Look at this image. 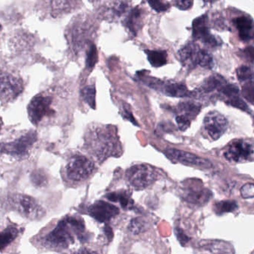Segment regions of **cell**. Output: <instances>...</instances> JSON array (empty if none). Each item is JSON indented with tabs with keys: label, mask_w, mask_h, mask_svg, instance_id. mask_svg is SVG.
Returning <instances> with one entry per match:
<instances>
[{
	"label": "cell",
	"mask_w": 254,
	"mask_h": 254,
	"mask_svg": "<svg viewBox=\"0 0 254 254\" xmlns=\"http://www.w3.org/2000/svg\"><path fill=\"white\" fill-rule=\"evenodd\" d=\"M31 179L36 185H42L46 182V175L41 170L35 171L31 176Z\"/></svg>",
	"instance_id": "e575fe53"
},
{
	"label": "cell",
	"mask_w": 254,
	"mask_h": 254,
	"mask_svg": "<svg viewBox=\"0 0 254 254\" xmlns=\"http://www.w3.org/2000/svg\"><path fill=\"white\" fill-rule=\"evenodd\" d=\"M158 178L156 170L149 164H137L127 171V179L131 187L137 190L146 189Z\"/></svg>",
	"instance_id": "277c9868"
},
{
	"label": "cell",
	"mask_w": 254,
	"mask_h": 254,
	"mask_svg": "<svg viewBox=\"0 0 254 254\" xmlns=\"http://www.w3.org/2000/svg\"><path fill=\"white\" fill-rule=\"evenodd\" d=\"M73 254H98L93 251L89 250L88 249H80L74 252Z\"/></svg>",
	"instance_id": "74e56055"
},
{
	"label": "cell",
	"mask_w": 254,
	"mask_h": 254,
	"mask_svg": "<svg viewBox=\"0 0 254 254\" xmlns=\"http://www.w3.org/2000/svg\"><path fill=\"white\" fill-rule=\"evenodd\" d=\"M238 208V204L235 201H222L216 202L213 206V211L217 215L231 213Z\"/></svg>",
	"instance_id": "603a6c76"
},
{
	"label": "cell",
	"mask_w": 254,
	"mask_h": 254,
	"mask_svg": "<svg viewBox=\"0 0 254 254\" xmlns=\"http://www.w3.org/2000/svg\"><path fill=\"white\" fill-rule=\"evenodd\" d=\"M201 105L197 103L192 102V101H187V102L179 103L178 106V110H179V115L186 116L188 119H195L198 113L201 111Z\"/></svg>",
	"instance_id": "44dd1931"
},
{
	"label": "cell",
	"mask_w": 254,
	"mask_h": 254,
	"mask_svg": "<svg viewBox=\"0 0 254 254\" xmlns=\"http://www.w3.org/2000/svg\"><path fill=\"white\" fill-rule=\"evenodd\" d=\"M140 17H141V10L138 9V7L134 8L132 11L128 15V19H127V25L128 29L132 33L135 34L139 27V23L140 22Z\"/></svg>",
	"instance_id": "cb8c5ba5"
},
{
	"label": "cell",
	"mask_w": 254,
	"mask_h": 254,
	"mask_svg": "<svg viewBox=\"0 0 254 254\" xmlns=\"http://www.w3.org/2000/svg\"><path fill=\"white\" fill-rule=\"evenodd\" d=\"M22 231L15 225H7L0 229V252H4L12 243H14Z\"/></svg>",
	"instance_id": "ac0fdd59"
},
{
	"label": "cell",
	"mask_w": 254,
	"mask_h": 254,
	"mask_svg": "<svg viewBox=\"0 0 254 254\" xmlns=\"http://www.w3.org/2000/svg\"><path fill=\"white\" fill-rule=\"evenodd\" d=\"M23 91V82L20 77L8 73L0 74V100L8 103L14 101Z\"/></svg>",
	"instance_id": "ba28073f"
},
{
	"label": "cell",
	"mask_w": 254,
	"mask_h": 254,
	"mask_svg": "<svg viewBox=\"0 0 254 254\" xmlns=\"http://www.w3.org/2000/svg\"><path fill=\"white\" fill-rule=\"evenodd\" d=\"M8 204L12 210L29 220L41 219L45 215L44 209L29 195L13 194L8 198Z\"/></svg>",
	"instance_id": "3957f363"
},
{
	"label": "cell",
	"mask_w": 254,
	"mask_h": 254,
	"mask_svg": "<svg viewBox=\"0 0 254 254\" xmlns=\"http://www.w3.org/2000/svg\"><path fill=\"white\" fill-rule=\"evenodd\" d=\"M87 141L93 153L103 159L115 155L117 150H121L116 134H113L109 127H96L91 129Z\"/></svg>",
	"instance_id": "7a4b0ae2"
},
{
	"label": "cell",
	"mask_w": 254,
	"mask_h": 254,
	"mask_svg": "<svg viewBox=\"0 0 254 254\" xmlns=\"http://www.w3.org/2000/svg\"><path fill=\"white\" fill-rule=\"evenodd\" d=\"M201 49L195 43H189L179 51V58L184 66L194 68L198 65Z\"/></svg>",
	"instance_id": "2e32d148"
},
{
	"label": "cell",
	"mask_w": 254,
	"mask_h": 254,
	"mask_svg": "<svg viewBox=\"0 0 254 254\" xmlns=\"http://www.w3.org/2000/svg\"><path fill=\"white\" fill-rule=\"evenodd\" d=\"M36 140L37 134L35 131H28L16 140L1 145L0 152L11 155L14 158H23L28 155Z\"/></svg>",
	"instance_id": "8992f818"
},
{
	"label": "cell",
	"mask_w": 254,
	"mask_h": 254,
	"mask_svg": "<svg viewBox=\"0 0 254 254\" xmlns=\"http://www.w3.org/2000/svg\"><path fill=\"white\" fill-rule=\"evenodd\" d=\"M237 76L240 81H251L254 78V72L250 67L243 65L237 68Z\"/></svg>",
	"instance_id": "4316f807"
},
{
	"label": "cell",
	"mask_w": 254,
	"mask_h": 254,
	"mask_svg": "<svg viewBox=\"0 0 254 254\" xmlns=\"http://www.w3.org/2000/svg\"><path fill=\"white\" fill-rule=\"evenodd\" d=\"M193 4V0H175V5L182 10H189Z\"/></svg>",
	"instance_id": "d590c367"
},
{
	"label": "cell",
	"mask_w": 254,
	"mask_h": 254,
	"mask_svg": "<svg viewBox=\"0 0 254 254\" xmlns=\"http://www.w3.org/2000/svg\"><path fill=\"white\" fill-rule=\"evenodd\" d=\"M88 212L98 222H107L119 215V209L106 201H98L89 207Z\"/></svg>",
	"instance_id": "4fadbf2b"
},
{
	"label": "cell",
	"mask_w": 254,
	"mask_h": 254,
	"mask_svg": "<svg viewBox=\"0 0 254 254\" xmlns=\"http://www.w3.org/2000/svg\"><path fill=\"white\" fill-rule=\"evenodd\" d=\"M176 123H177L178 127L181 131H186L190 126L191 120L188 119L186 116L179 115L176 118Z\"/></svg>",
	"instance_id": "d6a6232c"
},
{
	"label": "cell",
	"mask_w": 254,
	"mask_h": 254,
	"mask_svg": "<svg viewBox=\"0 0 254 254\" xmlns=\"http://www.w3.org/2000/svg\"><path fill=\"white\" fill-rule=\"evenodd\" d=\"M227 84L226 80L219 74H215L210 76L201 83V86L194 91L195 94V98L206 95V94L212 93L215 91L219 92L220 89Z\"/></svg>",
	"instance_id": "e0dca14e"
},
{
	"label": "cell",
	"mask_w": 254,
	"mask_h": 254,
	"mask_svg": "<svg viewBox=\"0 0 254 254\" xmlns=\"http://www.w3.org/2000/svg\"><path fill=\"white\" fill-rule=\"evenodd\" d=\"M149 64L155 68H159L167 63V54L164 51H146Z\"/></svg>",
	"instance_id": "7402d4cb"
},
{
	"label": "cell",
	"mask_w": 254,
	"mask_h": 254,
	"mask_svg": "<svg viewBox=\"0 0 254 254\" xmlns=\"http://www.w3.org/2000/svg\"><path fill=\"white\" fill-rule=\"evenodd\" d=\"M192 35L194 38L201 40L207 46L211 47L217 46V41L209 31L207 17L204 15L197 18L192 22Z\"/></svg>",
	"instance_id": "5bb4252c"
},
{
	"label": "cell",
	"mask_w": 254,
	"mask_h": 254,
	"mask_svg": "<svg viewBox=\"0 0 254 254\" xmlns=\"http://www.w3.org/2000/svg\"><path fill=\"white\" fill-rule=\"evenodd\" d=\"M157 89H161L163 93L173 98H195V92L188 90L183 83H164L161 81Z\"/></svg>",
	"instance_id": "9a60e30c"
},
{
	"label": "cell",
	"mask_w": 254,
	"mask_h": 254,
	"mask_svg": "<svg viewBox=\"0 0 254 254\" xmlns=\"http://www.w3.org/2000/svg\"><path fill=\"white\" fill-rule=\"evenodd\" d=\"M224 155L230 162H245L254 156V146L248 140L237 139L228 145Z\"/></svg>",
	"instance_id": "30bf717a"
},
{
	"label": "cell",
	"mask_w": 254,
	"mask_h": 254,
	"mask_svg": "<svg viewBox=\"0 0 254 254\" xmlns=\"http://www.w3.org/2000/svg\"><path fill=\"white\" fill-rule=\"evenodd\" d=\"M198 65L202 67V68H208V69H211L214 65V63H213L211 55L204 49L200 50Z\"/></svg>",
	"instance_id": "484cf974"
},
{
	"label": "cell",
	"mask_w": 254,
	"mask_h": 254,
	"mask_svg": "<svg viewBox=\"0 0 254 254\" xmlns=\"http://www.w3.org/2000/svg\"><path fill=\"white\" fill-rule=\"evenodd\" d=\"M146 224L144 221L140 219H134L131 222L129 230L133 234H139L146 230Z\"/></svg>",
	"instance_id": "4dcf8cb0"
},
{
	"label": "cell",
	"mask_w": 254,
	"mask_h": 254,
	"mask_svg": "<svg viewBox=\"0 0 254 254\" xmlns=\"http://www.w3.org/2000/svg\"><path fill=\"white\" fill-rule=\"evenodd\" d=\"M95 96H96V90H95V86H86L83 90V97L84 101L89 104L91 108L95 110V105H96V101H95Z\"/></svg>",
	"instance_id": "d4e9b609"
},
{
	"label": "cell",
	"mask_w": 254,
	"mask_h": 254,
	"mask_svg": "<svg viewBox=\"0 0 254 254\" xmlns=\"http://www.w3.org/2000/svg\"><path fill=\"white\" fill-rule=\"evenodd\" d=\"M243 96L252 104H254V82H247L243 87Z\"/></svg>",
	"instance_id": "f546056e"
},
{
	"label": "cell",
	"mask_w": 254,
	"mask_h": 254,
	"mask_svg": "<svg viewBox=\"0 0 254 254\" xmlns=\"http://www.w3.org/2000/svg\"><path fill=\"white\" fill-rule=\"evenodd\" d=\"M228 122L220 113L212 111L207 114L203 122V133L211 140L220 138L228 129Z\"/></svg>",
	"instance_id": "9c48e42d"
},
{
	"label": "cell",
	"mask_w": 254,
	"mask_h": 254,
	"mask_svg": "<svg viewBox=\"0 0 254 254\" xmlns=\"http://www.w3.org/2000/svg\"><path fill=\"white\" fill-rule=\"evenodd\" d=\"M242 197L243 198H254V185L252 183H248L242 187L240 190Z\"/></svg>",
	"instance_id": "836d02e7"
},
{
	"label": "cell",
	"mask_w": 254,
	"mask_h": 254,
	"mask_svg": "<svg viewBox=\"0 0 254 254\" xmlns=\"http://www.w3.org/2000/svg\"><path fill=\"white\" fill-rule=\"evenodd\" d=\"M52 98L46 95L34 97L28 105V116L34 125H39L45 118L54 114L52 108Z\"/></svg>",
	"instance_id": "8fae6325"
},
{
	"label": "cell",
	"mask_w": 254,
	"mask_h": 254,
	"mask_svg": "<svg viewBox=\"0 0 254 254\" xmlns=\"http://www.w3.org/2000/svg\"><path fill=\"white\" fill-rule=\"evenodd\" d=\"M85 233L86 228L83 219L68 216L60 221L57 226L43 237L42 245L48 249L63 250L73 244L75 237L80 240L85 238Z\"/></svg>",
	"instance_id": "6da1fadb"
},
{
	"label": "cell",
	"mask_w": 254,
	"mask_h": 254,
	"mask_svg": "<svg viewBox=\"0 0 254 254\" xmlns=\"http://www.w3.org/2000/svg\"><path fill=\"white\" fill-rule=\"evenodd\" d=\"M1 126H2V122H1V118H0V130H1Z\"/></svg>",
	"instance_id": "f35d334b"
},
{
	"label": "cell",
	"mask_w": 254,
	"mask_h": 254,
	"mask_svg": "<svg viewBox=\"0 0 254 254\" xmlns=\"http://www.w3.org/2000/svg\"><path fill=\"white\" fill-rule=\"evenodd\" d=\"M107 198L113 202L120 203L124 209H131L134 201L131 198V194L126 190L117 191L107 194Z\"/></svg>",
	"instance_id": "ffe728a7"
},
{
	"label": "cell",
	"mask_w": 254,
	"mask_h": 254,
	"mask_svg": "<svg viewBox=\"0 0 254 254\" xmlns=\"http://www.w3.org/2000/svg\"><path fill=\"white\" fill-rule=\"evenodd\" d=\"M181 195L187 202L194 205L201 206L208 202L212 192L203 186L198 179H188L182 183Z\"/></svg>",
	"instance_id": "5b68a950"
},
{
	"label": "cell",
	"mask_w": 254,
	"mask_h": 254,
	"mask_svg": "<svg viewBox=\"0 0 254 254\" xmlns=\"http://www.w3.org/2000/svg\"><path fill=\"white\" fill-rule=\"evenodd\" d=\"M234 24L239 31V36L243 41H249L254 37L253 21L247 16H240L234 19Z\"/></svg>",
	"instance_id": "d6986e66"
},
{
	"label": "cell",
	"mask_w": 254,
	"mask_h": 254,
	"mask_svg": "<svg viewBox=\"0 0 254 254\" xmlns=\"http://www.w3.org/2000/svg\"><path fill=\"white\" fill-rule=\"evenodd\" d=\"M97 62H98V51L95 45L92 44L87 51L86 67L88 68H93Z\"/></svg>",
	"instance_id": "83f0119b"
},
{
	"label": "cell",
	"mask_w": 254,
	"mask_h": 254,
	"mask_svg": "<svg viewBox=\"0 0 254 254\" xmlns=\"http://www.w3.org/2000/svg\"><path fill=\"white\" fill-rule=\"evenodd\" d=\"M93 163L83 155H74L66 166L67 176L70 180L82 182L89 179L94 170Z\"/></svg>",
	"instance_id": "52a82bcc"
},
{
	"label": "cell",
	"mask_w": 254,
	"mask_h": 254,
	"mask_svg": "<svg viewBox=\"0 0 254 254\" xmlns=\"http://www.w3.org/2000/svg\"><path fill=\"white\" fill-rule=\"evenodd\" d=\"M226 103L232 106V107L240 109V110H243V111L249 110V107L245 103V101L240 98V95H236V96L232 97V98H228L226 100Z\"/></svg>",
	"instance_id": "f1b7e54d"
},
{
	"label": "cell",
	"mask_w": 254,
	"mask_h": 254,
	"mask_svg": "<svg viewBox=\"0 0 254 254\" xmlns=\"http://www.w3.org/2000/svg\"><path fill=\"white\" fill-rule=\"evenodd\" d=\"M150 7L157 12L166 11L170 7L164 0H146Z\"/></svg>",
	"instance_id": "1f68e13d"
},
{
	"label": "cell",
	"mask_w": 254,
	"mask_h": 254,
	"mask_svg": "<svg viewBox=\"0 0 254 254\" xmlns=\"http://www.w3.org/2000/svg\"><path fill=\"white\" fill-rule=\"evenodd\" d=\"M241 55L246 61L254 64V47L253 46H249L243 49L242 51Z\"/></svg>",
	"instance_id": "8d00e7d4"
},
{
	"label": "cell",
	"mask_w": 254,
	"mask_h": 254,
	"mask_svg": "<svg viewBox=\"0 0 254 254\" xmlns=\"http://www.w3.org/2000/svg\"><path fill=\"white\" fill-rule=\"evenodd\" d=\"M165 155L174 162H179L185 165L191 166L197 168L210 169L213 164L208 160L201 158L198 155L185 151L178 150L176 149H168L165 151Z\"/></svg>",
	"instance_id": "7c38bea8"
}]
</instances>
